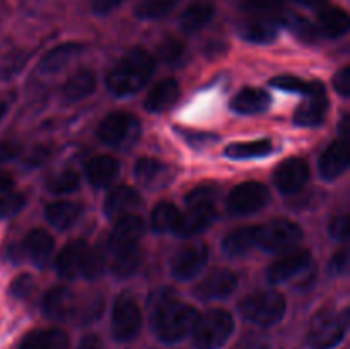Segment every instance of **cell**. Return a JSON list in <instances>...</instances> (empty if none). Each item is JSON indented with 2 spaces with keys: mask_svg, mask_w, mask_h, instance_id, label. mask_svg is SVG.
<instances>
[{
  "mask_svg": "<svg viewBox=\"0 0 350 349\" xmlns=\"http://www.w3.org/2000/svg\"><path fill=\"white\" fill-rule=\"evenodd\" d=\"M198 315L197 308L176 300L171 291H166L154 303L150 324L157 339L166 344H174L191 334Z\"/></svg>",
  "mask_w": 350,
  "mask_h": 349,
  "instance_id": "6da1fadb",
  "label": "cell"
},
{
  "mask_svg": "<svg viewBox=\"0 0 350 349\" xmlns=\"http://www.w3.org/2000/svg\"><path fill=\"white\" fill-rule=\"evenodd\" d=\"M156 57L144 48L126 51L106 77V88L116 98L133 96L146 88L156 72Z\"/></svg>",
  "mask_w": 350,
  "mask_h": 349,
  "instance_id": "7a4b0ae2",
  "label": "cell"
},
{
  "mask_svg": "<svg viewBox=\"0 0 350 349\" xmlns=\"http://www.w3.org/2000/svg\"><path fill=\"white\" fill-rule=\"evenodd\" d=\"M234 332V318L222 308L198 315L193 334V346L197 349H221Z\"/></svg>",
  "mask_w": 350,
  "mask_h": 349,
  "instance_id": "3957f363",
  "label": "cell"
},
{
  "mask_svg": "<svg viewBox=\"0 0 350 349\" xmlns=\"http://www.w3.org/2000/svg\"><path fill=\"white\" fill-rule=\"evenodd\" d=\"M286 298L273 289H262L250 293L239 301V311L246 320L256 325L270 327L280 322L286 315Z\"/></svg>",
  "mask_w": 350,
  "mask_h": 349,
  "instance_id": "277c9868",
  "label": "cell"
},
{
  "mask_svg": "<svg viewBox=\"0 0 350 349\" xmlns=\"http://www.w3.org/2000/svg\"><path fill=\"white\" fill-rule=\"evenodd\" d=\"M349 328V310L335 313L320 310L311 320L306 341L311 349H334L344 341Z\"/></svg>",
  "mask_w": 350,
  "mask_h": 349,
  "instance_id": "5b68a950",
  "label": "cell"
},
{
  "mask_svg": "<svg viewBox=\"0 0 350 349\" xmlns=\"http://www.w3.org/2000/svg\"><path fill=\"white\" fill-rule=\"evenodd\" d=\"M96 135L106 146L125 149L140 137V122L129 112H113L101 120Z\"/></svg>",
  "mask_w": 350,
  "mask_h": 349,
  "instance_id": "8992f818",
  "label": "cell"
},
{
  "mask_svg": "<svg viewBox=\"0 0 350 349\" xmlns=\"http://www.w3.org/2000/svg\"><path fill=\"white\" fill-rule=\"evenodd\" d=\"M142 328V310L130 294L116 298L111 313V332L118 342H129L137 337Z\"/></svg>",
  "mask_w": 350,
  "mask_h": 349,
  "instance_id": "52a82bcc",
  "label": "cell"
},
{
  "mask_svg": "<svg viewBox=\"0 0 350 349\" xmlns=\"http://www.w3.org/2000/svg\"><path fill=\"white\" fill-rule=\"evenodd\" d=\"M270 201V192L260 181H245L236 185L228 195V211L234 218L255 214L262 211Z\"/></svg>",
  "mask_w": 350,
  "mask_h": 349,
  "instance_id": "ba28073f",
  "label": "cell"
},
{
  "mask_svg": "<svg viewBox=\"0 0 350 349\" xmlns=\"http://www.w3.org/2000/svg\"><path fill=\"white\" fill-rule=\"evenodd\" d=\"M301 238H303V229L299 224L289 219H273L267 224L258 226L256 246H262L267 252H286L299 243Z\"/></svg>",
  "mask_w": 350,
  "mask_h": 349,
  "instance_id": "9c48e42d",
  "label": "cell"
},
{
  "mask_svg": "<svg viewBox=\"0 0 350 349\" xmlns=\"http://www.w3.org/2000/svg\"><path fill=\"white\" fill-rule=\"evenodd\" d=\"M208 262L207 243H190L174 253L171 260V274L180 281L193 279Z\"/></svg>",
  "mask_w": 350,
  "mask_h": 349,
  "instance_id": "30bf717a",
  "label": "cell"
},
{
  "mask_svg": "<svg viewBox=\"0 0 350 349\" xmlns=\"http://www.w3.org/2000/svg\"><path fill=\"white\" fill-rule=\"evenodd\" d=\"M310 180V166L304 159L291 157L279 164L273 173V183L280 194L293 195L299 192Z\"/></svg>",
  "mask_w": 350,
  "mask_h": 349,
  "instance_id": "8fae6325",
  "label": "cell"
},
{
  "mask_svg": "<svg viewBox=\"0 0 350 349\" xmlns=\"http://www.w3.org/2000/svg\"><path fill=\"white\" fill-rule=\"evenodd\" d=\"M311 260H313V257H311L310 250H293V252L286 253L275 262L270 263L269 269H267V279L270 284L286 283V281L293 279L294 276L303 272L306 267H310Z\"/></svg>",
  "mask_w": 350,
  "mask_h": 349,
  "instance_id": "7c38bea8",
  "label": "cell"
},
{
  "mask_svg": "<svg viewBox=\"0 0 350 349\" xmlns=\"http://www.w3.org/2000/svg\"><path fill=\"white\" fill-rule=\"evenodd\" d=\"M41 310L46 318L53 322L68 320L77 313L75 307V294L67 286H55L43 296Z\"/></svg>",
  "mask_w": 350,
  "mask_h": 349,
  "instance_id": "4fadbf2b",
  "label": "cell"
},
{
  "mask_svg": "<svg viewBox=\"0 0 350 349\" xmlns=\"http://www.w3.org/2000/svg\"><path fill=\"white\" fill-rule=\"evenodd\" d=\"M238 287V276L229 269H217L208 274L195 287V294L202 300H224Z\"/></svg>",
  "mask_w": 350,
  "mask_h": 349,
  "instance_id": "5bb4252c",
  "label": "cell"
},
{
  "mask_svg": "<svg viewBox=\"0 0 350 349\" xmlns=\"http://www.w3.org/2000/svg\"><path fill=\"white\" fill-rule=\"evenodd\" d=\"M215 204H191L187 214L180 216L176 233L180 238H191L204 233L215 219Z\"/></svg>",
  "mask_w": 350,
  "mask_h": 349,
  "instance_id": "9a60e30c",
  "label": "cell"
},
{
  "mask_svg": "<svg viewBox=\"0 0 350 349\" xmlns=\"http://www.w3.org/2000/svg\"><path fill=\"white\" fill-rule=\"evenodd\" d=\"M280 16L260 17L252 16L239 26V36L255 44H267L277 40L280 31Z\"/></svg>",
  "mask_w": 350,
  "mask_h": 349,
  "instance_id": "2e32d148",
  "label": "cell"
},
{
  "mask_svg": "<svg viewBox=\"0 0 350 349\" xmlns=\"http://www.w3.org/2000/svg\"><path fill=\"white\" fill-rule=\"evenodd\" d=\"M142 205V197L139 190L130 185H118L113 188L105 198L103 211L109 219H118L125 214H132V211Z\"/></svg>",
  "mask_w": 350,
  "mask_h": 349,
  "instance_id": "e0dca14e",
  "label": "cell"
},
{
  "mask_svg": "<svg viewBox=\"0 0 350 349\" xmlns=\"http://www.w3.org/2000/svg\"><path fill=\"white\" fill-rule=\"evenodd\" d=\"M133 174L140 185L150 190H157V188L161 190L173 180L171 168L163 161L152 159V157H140L133 168Z\"/></svg>",
  "mask_w": 350,
  "mask_h": 349,
  "instance_id": "ac0fdd59",
  "label": "cell"
},
{
  "mask_svg": "<svg viewBox=\"0 0 350 349\" xmlns=\"http://www.w3.org/2000/svg\"><path fill=\"white\" fill-rule=\"evenodd\" d=\"M318 168H320L321 178L328 181L337 180L338 177H342V174L347 171L349 149L345 137L344 139L334 140V142L321 153Z\"/></svg>",
  "mask_w": 350,
  "mask_h": 349,
  "instance_id": "d6986e66",
  "label": "cell"
},
{
  "mask_svg": "<svg viewBox=\"0 0 350 349\" xmlns=\"http://www.w3.org/2000/svg\"><path fill=\"white\" fill-rule=\"evenodd\" d=\"M89 246L84 240L68 242L57 257V272L62 279L72 281L82 274Z\"/></svg>",
  "mask_w": 350,
  "mask_h": 349,
  "instance_id": "ffe728a7",
  "label": "cell"
},
{
  "mask_svg": "<svg viewBox=\"0 0 350 349\" xmlns=\"http://www.w3.org/2000/svg\"><path fill=\"white\" fill-rule=\"evenodd\" d=\"M21 245V252L26 255L34 266L43 267L50 260L51 252H53V236L41 228H34L24 236Z\"/></svg>",
  "mask_w": 350,
  "mask_h": 349,
  "instance_id": "44dd1931",
  "label": "cell"
},
{
  "mask_svg": "<svg viewBox=\"0 0 350 349\" xmlns=\"http://www.w3.org/2000/svg\"><path fill=\"white\" fill-rule=\"evenodd\" d=\"M146 233V224L142 218L137 214H125L118 218L111 235L108 238V248H120V246H129L139 243Z\"/></svg>",
  "mask_w": 350,
  "mask_h": 349,
  "instance_id": "7402d4cb",
  "label": "cell"
},
{
  "mask_svg": "<svg viewBox=\"0 0 350 349\" xmlns=\"http://www.w3.org/2000/svg\"><path fill=\"white\" fill-rule=\"evenodd\" d=\"M84 173L92 187H108V185L120 174V163L116 157L108 156V154H101V156L91 157V159L85 163Z\"/></svg>",
  "mask_w": 350,
  "mask_h": 349,
  "instance_id": "603a6c76",
  "label": "cell"
},
{
  "mask_svg": "<svg viewBox=\"0 0 350 349\" xmlns=\"http://www.w3.org/2000/svg\"><path fill=\"white\" fill-rule=\"evenodd\" d=\"M180 98V84L176 79L166 77L157 82L144 99V108L149 113H161L170 108Z\"/></svg>",
  "mask_w": 350,
  "mask_h": 349,
  "instance_id": "cb8c5ba5",
  "label": "cell"
},
{
  "mask_svg": "<svg viewBox=\"0 0 350 349\" xmlns=\"http://www.w3.org/2000/svg\"><path fill=\"white\" fill-rule=\"evenodd\" d=\"M350 27V17L347 10H344L342 7H334V5H325L321 7L320 12H318V24L317 29L318 33L323 34V36L332 38H342L349 33Z\"/></svg>",
  "mask_w": 350,
  "mask_h": 349,
  "instance_id": "d4e9b609",
  "label": "cell"
},
{
  "mask_svg": "<svg viewBox=\"0 0 350 349\" xmlns=\"http://www.w3.org/2000/svg\"><path fill=\"white\" fill-rule=\"evenodd\" d=\"M272 98L260 88H243L232 96L231 108L239 115H258L269 109Z\"/></svg>",
  "mask_w": 350,
  "mask_h": 349,
  "instance_id": "484cf974",
  "label": "cell"
},
{
  "mask_svg": "<svg viewBox=\"0 0 350 349\" xmlns=\"http://www.w3.org/2000/svg\"><path fill=\"white\" fill-rule=\"evenodd\" d=\"M258 242V226H241L224 236L222 252L231 259L245 257L252 252Z\"/></svg>",
  "mask_w": 350,
  "mask_h": 349,
  "instance_id": "4316f807",
  "label": "cell"
},
{
  "mask_svg": "<svg viewBox=\"0 0 350 349\" xmlns=\"http://www.w3.org/2000/svg\"><path fill=\"white\" fill-rule=\"evenodd\" d=\"M327 92L308 96L294 112V123L297 127H318L325 122L328 113Z\"/></svg>",
  "mask_w": 350,
  "mask_h": 349,
  "instance_id": "83f0119b",
  "label": "cell"
},
{
  "mask_svg": "<svg viewBox=\"0 0 350 349\" xmlns=\"http://www.w3.org/2000/svg\"><path fill=\"white\" fill-rule=\"evenodd\" d=\"M82 214V205L72 201H57L51 202L44 209V218L58 231H67Z\"/></svg>",
  "mask_w": 350,
  "mask_h": 349,
  "instance_id": "f1b7e54d",
  "label": "cell"
},
{
  "mask_svg": "<svg viewBox=\"0 0 350 349\" xmlns=\"http://www.w3.org/2000/svg\"><path fill=\"white\" fill-rule=\"evenodd\" d=\"M82 50H84V44L77 43V41H68V43L57 44V47L51 48L50 51H46L41 57L40 72H43V74H57L72 58L82 53Z\"/></svg>",
  "mask_w": 350,
  "mask_h": 349,
  "instance_id": "f546056e",
  "label": "cell"
},
{
  "mask_svg": "<svg viewBox=\"0 0 350 349\" xmlns=\"http://www.w3.org/2000/svg\"><path fill=\"white\" fill-rule=\"evenodd\" d=\"M215 7L211 0H193L180 16V27L185 33H197L212 21Z\"/></svg>",
  "mask_w": 350,
  "mask_h": 349,
  "instance_id": "4dcf8cb0",
  "label": "cell"
},
{
  "mask_svg": "<svg viewBox=\"0 0 350 349\" xmlns=\"http://www.w3.org/2000/svg\"><path fill=\"white\" fill-rule=\"evenodd\" d=\"M68 335L60 328H38L24 335L19 349H67Z\"/></svg>",
  "mask_w": 350,
  "mask_h": 349,
  "instance_id": "1f68e13d",
  "label": "cell"
},
{
  "mask_svg": "<svg viewBox=\"0 0 350 349\" xmlns=\"http://www.w3.org/2000/svg\"><path fill=\"white\" fill-rule=\"evenodd\" d=\"M140 259H142V252H140L139 243L129 246H120V248L111 250V272L120 279H126V277L133 276L140 266Z\"/></svg>",
  "mask_w": 350,
  "mask_h": 349,
  "instance_id": "d6a6232c",
  "label": "cell"
},
{
  "mask_svg": "<svg viewBox=\"0 0 350 349\" xmlns=\"http://www.w3.org/2000/svg\"><path fill=\"white\" fill-rule=\"evenodd\" d=\"M96 74L91 68H79L77 72L67 79V82L62 88V96L67 101H81L92 94L96 89Z\"/></svg>",
  "mask_w": 350,
  "mask_h": 349,
  "instance_id": "836d02e7",
  "label": "cell"
},
{
  "mask_svg": "<svg viewBox=\"0 0 350 349\" xmlns=\"http://www.w3.org/2000/svg\"><path fill=\"white\" fill-rule=\"evenodd\" d=\"M273 144L269 139H258L250 140V142H236L229 144L226 147L224 154L229 159L245 161V159H258V157H265L272 154Z\"/></svg>",
  "mask_w": 350,
  "mask_h": 349,
  "instance_id": "e575fe53",
  "label": "cell"
},
{
  "mask_svg": "<svg viewBox=\"0 0 350 349\" xmlns=\"http://www.w3.org/2000/svg\"><path fill=\"white\" fill-rule=\"evenodd\" d=\"M270 84L273 88L280 89V91L286 92H297V94L303 96H313V94H321L325 91L323 82L320 81H304V79L296 77V75H277L270 81Z\"/></svg>",
  "mask_w": 350,
  "mask_h": 349,
  "instance_id": "d590c367",
  "label": "cell"
},
{
  "mask_svg": "<svg viewBox=\"0 0 350 349\" xmlns=\"http://www.w3.org/2000/svg\"><path fill=\"white\" fill-rule=\"evenodd\" d=\"M181 212L171 202H159L150 214V226L156 233L174 231L180 221Z\"/></svg>",
  "mask_w": 350,
  "mask_h": 349,
  "instance_id": "8d00e7d4",
  "label": "cell"
},
{
  "mask_svg": "<svg viewBox=\"0 0 350 349\" xmlns=\"http://www.w3.org/2000/svg\"><path fill=\"white\" fill-rule=\"evenodd\" d=\"M180 3V0H140L135 5V16L144 21L163 19Z\"/></svg>",
  "mask_w": 350,
  "mask_h": 349,
  "instance_id": "74e56055",
  "label": "cell"
},
{
  "mask_svg": "<svg viewBox=\"0 0 350 349\" xmlns=\"http://www.w3.org/2000/svg\"><path fill=\"white\" fill-rule=\"evenodd\" d=\"M29 62V53L26 50H10L0 57V79L12 81L21 74L26 64Z\"/></svg>",
  "mask_w": 350,
  "mask_h": 349,
  "instance_id": "f35d334b",
  "label": "cell"
},
{
  "mask_svg": "<svg viewBox=\"0 0 350 349\" xmlns=\"http://www.w3.org/2000/svg\"><path fill=\"white\" fill-rule=\"evenodd\" d=\"M238 5L243 12L250 16L272 17L279 16L286 7V0H238Z\"/></svg>",
  "mask_w": 350,
  "mask_h": 349,
  "instance_id": "ab89813d",
  "label": "cell"
},
{
  "mask_svg": "<svg viewBox=\"0 0 350 349\" xmlns=\"http://www.w3.org/2000/svg\"><path fill=\"white\" fill-rule=\"evenodd\" d=\"M280 24L289 27L299 40L308 41V43H313V41H317V38L320 36L317 26H314L313 23H310L308 19H304L303 16H297V14H286V16H280Z\"/></svg>",
  "mask_w": 350,
  "mask_h": 349,
  "instance_id": "60d3db41",
  "label": "cell"
},
{
  "mask_svg": "<svg viewBox=\"0 0 350 349\" xmlns=\"http://www.w3.org/2000/svg\"><path fill=\"white\" fill-rule=\"evenodd\" d=\"M81 187V174L77 171H62V173L55 174L50 181L46 183V190L55 195H64L72 194Z\"/></svg>",
  "mask_w": 350,
  "mask_h": 349,
  "instance_id": "b9f144b4",
  "label": "cell"
},
{
  "mask_svg": "<svg viewBox=\"0 0 350 349\" xmlns=\"http://www.w3.org/2000/svg\"><path fill=\"white\" fill-rule=\"evenodd\" d=\"M156 51H157V58H159L161 62L170 65H176L183 60L187 48H185L183 41H180L178 38L170 36L157 44Z\"/></svg>",
  "mask_w": 350,
  "mask_h": 349,
  "instance_id": "7bdbcfd3",
  "label": "cell"
},
{
  "mask_svg": "<svg viewBox=\"0 0 350 349\" xmlns=\"http://www.w3.org/2000/svg\"><path fill=\"white\" fill-rule=\"evenodd\" d=\"M108 259H106V252L101 246H96V248H89L88 255H85L84 267H82V274L85 279H96V277L101 276L105 272V267Z\"/></svg>",
  "mask_w": 350,
  "mask_h": 349,
  "instance_id": "ee69618b",
  "label": "cell"
},
{
  "mask_svg": "<svg viewBox=\"0 0 350 349\" xmlns=\"http://www.w3.org/2000/svg\"><path fill=\"white\" fill-rule=\"evenodd\" d=\"M26 207V197L17 192H7L0 195V221L14 218Z\"/></svg>",
  "mask_w": 350,
  "mask_h": 349,
  "instance_id": "f6af8a7d",
  "label": "cell"
},
{
  "mask_svg": "<svg viewBox=\"0 0 350 349\" xmlns=\"http://www.w3.org/2000/svg\"><path fill=\"white\" fill-rule=\"evenodd\" d=\"M34 277L31 274H19L16 279L10 283L9 293L10 296L16 298V300H26L34 289Z\"/></svg>",
  "mask_w": 350,
  "mask_h": 349,
  "instance_id": "bcb514c9",
  "label": "cell"
},
{
  "mask_svg": "<svg viewBox=\"0 0 350 349\" xmlns=\"http://www.w3.org/2000/svg\"><path fill=\"white\" fill-rule=\"evenodd\" d=\"M51 153H53L51 144H40V146L31 149V153L27 154L26 164L29 168H40L41 164H44L48 159H50Z\"/></svg>",
  "mask_w": 350,
  "mask_h": 349,
  "instance_id": "7dc6e473",
  "label": "cell"
},
{
  "mask_svg": "<svg viewBox=\"0 0 350 349\" xmlns=\"http://www.w3.org/2000/svg\"><path fill=\"white\" fill-rule=\"evenodd\" d=\"M215 195H217L215 188L198 187L187 195V204H215Z\"/></svg>",
  "mask_w": 350,
  "mask_h": 349,
  "instance_id": "c3c4849f",
  "label": "cell"
},
{
  "mask_svg": "<svg viewBox=\"0 0 350 349\" xmlns=\"http://www.w3.org/2000/svg\"><path fill=\"white\" fill-rule=\"evenodd\" d=\"M330 235L337 242H345L349 236V214H338L330 222Z\"/></svg>",
  "mask_w": 350,
  "mask_h": 349,
  "instance_id": "681fc988",
  "label": "cell"
},
{
  "mask_svg": "<svg viewBox=\"0 0 350 349\" xmlns=\"http://www.w3.org/2000/svg\"><path fill=\"white\" fill-rule=\"evenodd\" d=\"M232 349H270V344L265 335L250 332Z\"/></svg>",
  "mask_w": 350,
  "mask_h": 349,
  "instance_id": "f907efd6",
  "label": "cell"
},
{
  "mask_svg": "<svg viewBox=\"0 0 350 349\" xmlns=\"http://www.w3.org/2000/svg\"><path fill=\"white\" fill-rule=\"evenodd\" d=\"M23 153V146L16 140H0V164L14 161Z\"/></svg>",
  "mask_w": 350,
  "mask_h": 349,
  "instance_id": "816d5d0a",
  "label": "cell"
},
{
  "mask_svg": "<svg viewBox=\"0 0 350 349\" xmlns=\"http://www.w3.org/2000/svg\"><path fill=\"white\" fill-rule=\"evenodd\" d=\"M334 88L335 91L340 96H344V98H347L350 94V65H345V67H342L340 70L335 74Z\"/></svg>",
  "mask_w": 350,
  "mask_h": 349,
  "instance_id": "f5cc1de1",
  "label": "cell"
},
{
  "mask_svg": "<svg viewBox=\"0 0 350 349\" xmlns=\"http://www.w3.org/2000/svg\"><path fill=\"white\" fill-rule=\"evenodd\" d=\"M347 266H349V250L347 246H342V248L332 257L330 263H328V270H330V274H334V276L335 274L338 276V274L345 272Z\"/></svg>",
  "mask_w": 350,
  "mask_h": 349,
  "instance_id": "db71d44e",
  "label": "cell"
},
{
  "mask_svg": "<svg viewBox=\"0 0 350 349\" xmlns=\"http://www.w3.org/2000/svg\"><path fill=\"white\" fill-rule=\"evenodd\" d=\"M125 2L126 0H92L91 9L98 16H108V14H111L113 10L122 7Z\"/></svg>",
  "mask_w": 350,
  "mask_h": 349,
  "instance_id": "11a10c76",
  "label": "cell"
},
{
  "mask_svg": "<svg viewBox=\"0 0 350 349\" xmlns=\"http://www.w3.org/2000/svg\"><path fill=\"white\" fill-rule=\"evenodd\" d=\"M77 349H105L103 341L96 334H88L81 339Z\"/></svg>",
  "mask_w": 350,
  "mask_h": 349,
  "instance_id": "9f6ffc18",
  "label": "cell"
},
{
  "mask_svg": "<svg viewBox=\"0 0 350 349\" xmlns=\"http://www.w3.org/2000/svg\"><path fill=\"white\" fill-rule=\"evenodd\" d=\"M299 5L310 7V9H321V7L328 5V0H296Z\"/></svg>",
  "mask_w": 350,
  "mask_h": 349,
  "instance_id": "6f0895ef",
  "label": "cell"
},
{
  "mask_svg": "<svg viewBox=\"0 0 350 349\" xmlns=\"http://www.w3.org/2000/svg\"><path fill=\"white\" fill-rule=\"evenodd\" d=\"M14 187V178L7 173H0V192H9Z\"/></svg>",
  "mask_w": 350,
  "mask_h": 349,
  "instance_id": "680465c9",
  "label": "cell"
},
{
  "mask_svg": "<svg viewBox=\"0 0 350 349\" xmlns=\"http://www.w3.org/2000/svg\"><path fill=\"white\" fill-rule=\"evenodd\" d=\"M7 112H9V105H7V101L0 99V122H2L3 116L7 115Z\"/></svg>",
  "mask_w": 350,
  "mask_h": 349,
  "instance_id": "91938a15",
  "label": "cell"
}]
</instances>
